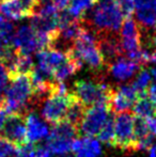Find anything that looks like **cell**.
Here are the masks:
<instances>
[{
    "label": "cell",
    "mask_w": 156,
    "mask_h": 157,
    "mask_svg": "<svg viewBox=\"0 0 156 157\" xmlns=\"http://www.w3.org/2000/svg\"><path fill=\"white\" fill-rule=\"evenodd\" d=\"M124 14L115 0H100L92 8L89 15L79 19L83 27L98 33H119Z\"/></svg>",
    "instance_id": "cell-1"
},
{
    "label": "cell",
    "mask_w": 156,
    "mask_h": 157,
    "mask_svg": "<svg viewBox=\"0 0 156 157\" xmlns=\"http://www.w3.org/2000/svg\"><path fill=\"white\" fill-rule=\"evenodd\" d=\"M34 98L33 88L29 75H15L10 78V82L0 98V107L6 114H24L29 103Z\"/></svg>",
    "instance_id": "cell-2"
},
{
    "label": "cell",
    "mask_w": 156,
    "mask_h": 157,
    "mask_svg": "<svg viewBox=\"0 0 156 157\" xmlns=\"http://www.w3.org/2000/svg\"><path fill=\"white\" fill-rule=\"evenodd\" d=\"M67 54L81 66L86 64L92 71L98 72L105 65V61L98 49L95 33L83 26L74 42L73 47Z\"/></svg>",
    "instance_id": "cell-3"
},
{
    "label": "cell",
    "mask_w": 156,
    "mask_h": 157,
    "mask_svg": "<svg viewBox=\"0 0 156 157\" xmlns=\"http://www.w3.org/2000/svg\"><path fill=\"white\" fill-rule=\"evenodd\" d=\"M73 97L74 93H69L64 83L54 82L42 106V118L51 124L65 120L67 109Z\"/></svg>",
    "instance_id": "cell-4"
},
{
    "label": "cell",
    "mask_w": 156,
    "mask_h": 157,
    "mask_svg": "<svg viewBox=\"0 0 156 157\" xmlns=\"http://www.w3.org/2000/svg\"><path fill=\"white\" fill-rule=\"evenodd\" d=\"M112 90L102 81L77 80L74 85V94L86 107L101 104L109 105Z\"/></svg>",
    "instance_id": "cell-5"
},
{
    "label": "cell",
    "mask_w": 156,
    "mask_h": 157,
    "mask_svg": "<svg viewBox=\"0 0 156 157\" xmlns=\"http://www.w3.org/2000/svg\"><path fill=\"white\" fill-rule=\"evenodd\" d=\"M110 116L111 109L109 105L101 104V105L90 106L86 109L85 114L79 123L78 132L87 137L97 136L98 132Z\"/></svg>",
    "instance_id": "cell-6"
},
{
    "label": "cell",
    "mask_w": 156,
    "mask_h": 157,
    "mask_svg": "<svg viewBox=\"0 0 156 157\" xmlns=\"http://www.w3.org/2000/svg\"><path fill=\"white\" fill-rule=\"evenodd\" d=\"M135 117L128 112L118 113L113 118L115 126V145L122 150H136L135 130H134Z\"/></svg>",
    "instance_id": "cell-7"
},
{
    "label": "cell",
    "mask_w": 156,
    "mask_h": 157,
    "mask_svg": "<svg viewBox=\"0 0 156 157\" xmlns=\"http://www.w3.org/2000/svg\"><path fill=\"white\" fill-rule=\"evenodd\" d=\"M120 46L122 55L129 57L141 49V32L137 21L131 16L123 19L120 28Z\"/></svg>",
    "instance_id": "cell-8"
},
{
    "label": "cell",
    "mask_w": 156,
    "mask_h": 157,
    "mask_svg": "<svg viewBox=\"0 0 156 157\" xmlns=\"http://www.w3.org/2000/svg\"><path fill=\"white\" fill-rule=\"evenodd\" d=\"M1 132H3L4 138H6L9 141H11L16 147H21V145L26 144L28 142V139L27 128H26L25 122V114H8Z\"/></svg>",
    "instance_id": "cell-9"
},
{
    "label": "cell",
    "mask_w": 156,
    "mask_h": 157,
    "mask_svg": "<svg viewBox=\"0 0 156 157\" xmlns=\"http://www.w3.org/2000/svg\"><path fill=\"white\" fill-rule=\"evenodd\" d=\"M12 47L21 54L31 55L40 50L38 33L30 25H21L14 31Z\"/></svg>",
    "instance_id": "cell-10"
},
{
    "label": "cell",
    "mask_w": 156,
    "mask_h": 157,
    "mask_svg": "<svg viewBox=\"0 0 156 157\" xmlns=\"http://www.w3.org/2000/svg\"><path fill=\"white\" fill-rule=\"evenodd\" d=\"M137 23L140 32L150 35L154 33L156 26V0H134Z\"/></svg>",
    "instance_id": "cell-11"
},
{
    "label": "cell",
    "mask_w": 156,
    "mask_h": 157,
    "mask_svg": "<svg viewBox=\"0 0 156 157\" xmlns=\"http://www.w3.org/2000/svg\"><path fill=\"white\" fill-rule=\"evenodd\" d=\"M138 96L139 95L131 85L120 86L116 90H112L109 107L117 113L127 112L129 109L133 108Z\"/></svg>",
    "instance_id": "cell-12"
},
{
    "label": "cell",
    "mask_w": 156,
    "mask_h": 157,
    "mask_svg": "<svg viewBox=\"0 0 156 157\" xmlns=\"http://www.w3.org/2000/svg\"><path fill=\"white\" fill-rule=\"evenodd\" d=\"M67 52L55 48H47L38 52L36 55V67L52 79V73L63 62L67 60Z\"/></svg>",
    "instance_id": "cell-13"
},
{
    "label": "cell",
    "mask_w": 156,
    "mask_h": 157,
    "mask_svg": "<svg viewBox=\"0 0 156 157\" xmlns=\"http://www.w3.org/2000/svg\"><path fill=\"white\" fill-rule=\"evenodd\" d=\"M95 35L98 49L105 63H111L122 56L118 33H98Z\"/></svg>",
    "instance_id": "cell-14"
},
{
    "label": "cell",
    "mask_w": 156,
    "mask_h": 157,
    "mask_svg": "<svg viewBox=\"0 0 156 157\" xmlns=\"http://www.w3.org/2000/svg\"><path fill=\"white\" fill-rule=\"evenodd\" d=\"M27 139L29 143H36L48 137L50 128L44 119L40 118L36 112H29L25 116Z\"/></svg>",
    "instance_id": "cell-15"
},
{
    "label": "cell",
    "mask_w": 156,
    "mask_h": 157,
    "mask_svg": "<svg viewBox=\"0 0 156 157\" xmlns=\"http://www.w3.org/2000/svg\"><path fill=\"white\" fill-rule=\"evenodd\" d=\"M71 152H73L75 157H101L102 145L94 137L83 136L82 138L74 139Z\"/></svg>",
    "instance_id": "cell-16"
},
{
    "label": "cell",
    "mask_w": 156,
    "mask_h": 157,
    "mask_svg": "<svg viewBox=\"0 0 156 157\" xmlns=\"http://www.w3.org/2000/svg\"><path fill=\"white\" fill-rule=\"evenodd\" d=\"M140 65L127 58L116 59L109 65V73L118 81H125L134 76L139 70Z\"/></svg>",
    "instance_id": "cell-17"
},
{
    "label": "cell",
    "mask_w": 156,
    "mask_h": 157,
    "mask_svg": "<svg viewBox=\"0 0 156 157\" xmlns=\"http://www.w3.org/2000/svg\"><path fill=\"white\" fill-rule=\"evenodd\" d=\"M0 16L9 21H21L31 16L21 0H0Z\"/></svg>",
    "instance_id": "cell-18"
},
{
    "label": "cell",
    "mask_w": 156,
    "mask_h": 157,
    "mask_svg": "<svg viewBox=\"0 0 156 157\" xmlns=\"http://www.w3.org/2000/svg\"><path fill=\"white\" fill-rule=\"evenodd\" d=\"M78 127L76 125L70 123L69 121L63 120L54 124L48 138L57 139V140L67 141V142H73L74 139L77 138Z\"/></svg>",
    "instance_id": "cell-19"
},
{
    "label": "cell",
    "mask_w": 156,
    "mask_h": 157,
    "mask_svg": "<svg viewBox=\"0 0 156 157\" xmlns=\"http://www.w3.org/2000/svg\"><path fill=\"white\" fill-rule=\"evenodd\" d=\"M131 109L134 116L138 118H150L156 114V106L146 96V94L138 96Z\"/></svg>",
    "instance_id": "cell-20"
},
{
    "label": "cell",
    "mask_w": 156,
    "mask_h": 157,
    "mask_svg": "<svg viewBox=\"0 0 156 157\" xmlns=\"http://www.w3.org/2000/svg\"><path fill=\"white\" fill-rule=\"evenodd\" d=\"M80 67H81L80 64L77 63L74 59H72L69 56L67 60L65 62H63L52 73V79L55 80V82H63L67 78H70L72 75L75 74Z\"/></svg>",
    "instance_id": "cell-21"
},
{
    "label": "cell",
    "mask_w": 156,
    "mask_h": 157,
    "mask_svg": "<svg viewBox=\"0 0 156 157\" xmlns=\"http://www.w3.org/2000/svg\"><path fill=\"white\" fill-rule=\"evenodd\" d=\"M97 0H71L67 10L74 18L80 19L87 14L90 9L93 8Z\"/></svg>",
    "instance_id": "cell-22"
},
{
    "label": "cell",
    "mask_w": 156,
    "mask_h": 157,
    "mask_svg": "<svg viewBox=\"0 0 156 157\" xmlns=\"http://www.w3.org/2000/svg\"><path fill=\"white\" fill-rule=\"evenodd\" d=\"M86 109H87V107H86L77 97L75 96V94H74V97H73V99H72L71 104H70L69 109H67L65 120L69 121L70 123H72V124L76 125L78 127L79 123H80L81 119H82L83 114H85Z\"/></svg>",
    "instance_id": "cell-23"
},
{
    "label": "cell",
    "mask_w": 156,
    "mask_h": 157,
    "mask_svg": "<svg viewBox=\"0 0 156 157\" xmlns=\"http://www.w3.org/2000/svg\"><path fill=\"white\" fill-rule=\"evenodd\" d=\"M98 140L101 142L105 143L107 145H115V126H113V117L110 116L108 120L105 122L103 127L98 132L97 136Z\"/></svg>",
    "instance_id": "cell-24"
},
{
    "label": "cell",
    "mask_w": 156,
    "mask_h": 157,
    "mask_svg": "<svg viewBox=\"0 0 156 157\" xmlns=\"http://www.w3.org/2000/svg\"><path fill=\"white\" fill-rule=\"evenodd\" d=\"M151 80H152V75L148 70L142 68L136 76L134 82L131 83L133 88L136 90V92L138 95H142L146 93V89L149 88V86L151 85Z\"/></svg>",
    "instance_id": "cell-25"
},
{
    "label": "cell",
    "mask_w": 156,
    "mask_h": 157,
    "mask_svg": "<svg viewBox=\"0 0 156 157\" xmlns=\"http://www.w3.org/2000/svg\"><path fill=\"white\" fill-rule=\"evenodd\" d=\"M14 26L9 19L0 16V40L6 45L12 46V37L14 34Z\"/></svg>",
    "instance_id": "cell-26"
},
{
    "label": "cell",
    "mask_w": 156,
    "mask_h": 157,
    "mask_svg": "<svg viewBox=\"0 0 156 157\" xmlns=\"http://www.w3.org/2000/svg\"><path fill=\"white\" fill-rule=\"evenodd\" d=\"M16 145L13 144L3 136H0V157H11L15 155Z\"/></svg>",
    "instance_id": "cell-27"
},
{
    "label": "cell",
    "mask_w": 156,
    "mask_h": 157,
    "mask_svg": "<svg viewBox=\"0 0 156 157\" xmlns=\"http://www.w3.org/2000/svg\"><path fill=\"white\" fill-rule=\"evenodd\" d=\"M36 151H38V147H36L33 143L27 142L26 144L16 147L15 156L16 157H36Z\"/></svg>",
    "instance_id": "cell-28"
},
{
    "label": "cell",
    "mask_w": 156,
    "mask_h": 157,
    "mask_svg": "<svg viewBox=\"0 0 156 157\" xmlns=\"http://www.w3.org/2000/svg\"><path fill=\"white\" fill-rule=\"evenodd\" d=\"M9 82H10V73L3 62L0 60V98L3 96Z\"/></svg>",
    "instance_id": "cell-29"
},
{
    "label": "cell",
    "mask_w": 156,
    "mask_h": 157,
    "mask_svg": "<svg viewBox=\"0 0 156 157\" xmlns=\"http://www.w3.org/2000/svg\"><path fill=\"white\" fill-rule=\"evenodd\" d=\"M117 4L120 6L121 11L123 12L124 16H131L134 10H135V1L134 0H115Z\"/></svg>",
    "instance_id": "cell-30"
},
{
    "label": "cell",
    "mask_w": 156,
    "mask_h": 157,
    "mask_svg": "<svg viewBox=\"0 0 156 157\" xmlns=\"http://www.w3.org/2000/svg\"><path fill=\"white\" fill-rule=\"evenodd\" d=\"M144 94L156 106V83H151Z\"/></svg>",
    "instance_id": "cell-31"
},
{
    "label": "cell",
    "mask_w": 156,
    "mask_h": 157,
    "mask_svg": "<svg viewBox=\"0 0 156 157\" xmlns=\"http://www.w3.org/2000/svg\"><path fill=\"white\" fill-rule=\"evenodd\" d=\"M21 2L25 4V6L28 9V11L31 13V16H32V14L34 13L36 6H38V4H39V0H21Z\"/></svg>",
    "instance_id": "cell-32"
},
{
    "label": "cell",
    "mask_w": 156,
    "mask_h": 157,
    "mask_svg": "<svg viewBox=\"0 0 156 157\" xmlns=\"http://www.w3.org/2000/svg\"><path fill=\"white\" fill-rule=\"evenodd\" d=\"M52 1H54V3L56 4L59 10H64V9L67 8L71 0H52Z\"/></svg>",
    "instance_id": "cell-33"
},
{
    "label": "cell",
    "mask_w": 156,
    "mask_h": 157,
    "mask_svg": "<svg viewBox=\"0 0 156 157\" xmlns=\"http://www.w3.org/2000/svg\"><path fill=\"white\" fill-rule=\"evenodd\" d=\"M36 157H51V154H50L45 147H38Z\"/></svg>",
    "instance_id": "cell-34"
},
{
    "label": "cell",
    "mask_w": 156,
    "mask_h": 157,
    "mask_svg": "<svg viewBox=\"0 0 156 157\" xmlns=\"http://www.w3.org/2000/svg\"><path fill=\"white\" fill-rule=\"evenodd\" d=\"M6 112L2 110V108L0 107V132L2 130L3 128V125H4V121H6Z\"/></svg>",
    "instance_id": "cell-35"
},
{
    "label": "cell",
    "mask_w": 156,
    "mask_h": 157,
    "mask_svg": "<svg viewBox=\"0 0 156 157\" xmlns=\"http://www.w3.org/2000/svg\"><path fill=\"white\" fill-rule=\"evenodd\" d=\"M149 157H156V145L152 144L151 147H148Z\"/></svg>",
    "instance_id": "cell-36"
},
{
    "label": "cell",
    "mask_w": 156,
    "mask_h": 157,
    "mask_svg": "<svg viewBox=\"0 0 156 157\" xmlns=\"http://www.w3.org/2000/svg\"><path fill=\"white\" fill-rule=\"evenodd\" d=\"M150 61H151V62H153V63H155V64H156V48H155L154 52H151V58H150Z\"/></svg>",
    "instance_id": "cell-37"
},
{
    "label": "cell",
    "mask_w": 156,
    "mask_h": 157,
    "mask_svg": "<svg viewBox=\"0 0 156 157\" xmlns=\"http://www.w3.org/2000/svg\"><path fill=\"white\" fill-rule=\"evenodd\" d=\"M151 75H152L153 79H154V80L156 81V66L152 70V72H151Z\"/></svg>",
    "instance_id": "cell-38"
},
{
    "label": "cell",
    "mask_w": 156,
    "mask_h": 157,
    "mask_svg": "<svg viewBox=\"0 0 156 157\" xmlns=\"http://www.w3.org/2000/svg\"><path fill=\"white\" fill-rule=\"evenodd\" d=\"M62 157H71V156H67V155H63Z\"/></svg>",
    "instance_id": "cell-39"
}]
</instances>
